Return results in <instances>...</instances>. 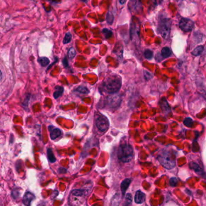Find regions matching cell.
I'll return each instance as SVG.
<instances>
[{"label":"cell","mask_w":206,"mask_h":206,"mask_svg":"<svg viewBox=\"0 0 206 206\" xmlns=\"http://www.w3.org/2000/svg\"><path fill=\"white\" fill-rule=\"evenodd\" d=\"M121 87V79L117 74L108 77L101 84L102 91L108 94L117 93Z\"/></svg>","instance_id":"obj_1"},{"label":"cell","mask_w":206,"mask_h":206,"mask_svg":"<svg viewBox=\"0 0 206 206\" xmlns=\"http://www.w3.org/2000/svg\"><path fill=\"white\" fill-rule=\"evenodd\" d=\"M117 157L123 163L130 162L134 157V150L132 146L127 143L121 145L118 149Z\"/></svg>","instance_id":"obj_2"},{"label":"cell","mask_w":206,"mask_h":206,"mask_svg":"<svg viewBox=\"0 0 206 206\" xmlns=\"http://www.w3.org/2000/svg\"><path fill=\"white\" fill-rule=\"evenodd\" d=\"M158 160L161 165L168 169H172L175 166V156L170 151L163 150Z\"/></svg>","instance_id":"obj_3"},{"label":"cell","mask_w":206,"mask_h":206,"mask_svg":"<svg viewBox=\"0 0 206 206\" xmlns=\"http://www.w3.org/2000/svg\"><path fill=\"white\" fill-rule=\"evenodd\" d=\"M87 190L85 189H75L71 192L70 196V202L75 205L82 204V201L84 200L85 196L87 195ZM83 202V201H82Z\"/></svg>","instance_id":"obj_4"},{"label":"cell","mask_w":206,"mask_h":206,"mask_svg":"<svg viewBox=\"0 0 206 206\" xmlns=\"http://www.w3.org/2000/svg\"><path fill=\"white\" fill-rule=\"evenodd\" d=\"M171 21L169 20H162L158 25V31L164 38H168L171 32Z\"/></svg>","instance_id":"obj_5"},{"label":"cell","mask_w":206,"mask_h":206,"mask_svg":"<svg viewBox=\"0 0 206 206\" xmlns=\"http://www.w3.org/2000/svg\"><path fill=\"white\" fill-rule=\"evenodd\" d=\"M96 126L101 132L106 131L109 126V123L108 119L103 115L98 117L96 119Z\"/></svg>","instance_id":"obj_6"},{"label":"cell","mask_w":206,"mask_h":206,"mask_svg":"<svg viewBox=\"0 0 206 206\" xmlns=\"http://www.w3.org/2000/svg\"><path fill=\"white\" fill-rule=\"evenodd\" d=\"M121 99L120 96L117 94H112V95H109L106 98V105L111 108H116L118 107L121 103Z\"/></svg>","instance_id":"obj_7"},{"label":"cell","mask_w":206,"mask_h":206,"mask_svg":"<svg viewBox=\"0 0 206 206\" xmlns=\"http://www.w3.org/2000/svg\"><path fill=\"white\" fill-rule=\"evenodd\" d=\"M180 29L186 32H189L192 30L194 27V21L187 18H182L179 23Z\"/></svg>","instance_id":"obj_8"},{"label":"cell","mask_w":206,"mask_h":206,"mask_svg":"<svg viewBox=\"0 0 206 206\" xmlns=\"http://www.w3.org/2000/svg\"><path fill=\"white\" fill-rule=\"evenodd\" d=\"M48 129L50 132V138L53 140L58 138L62 134L61 130L59 128H54L53 126H49Z\"/></svg>","instance_id":"obj_9"},{"label":"cell","mask_w":206,"mask_h":206,"mask_svg":"<svg viewBox=\"0 0 206 206\" xmlns=\"http://www.w3.org/2000/svg\"><path fill=\"white\" fill-rule=\"evenodd\" d=\"M34 198L35 196L33 194H32L30 192H27L23 197L22 202L25 205H30L31 204V202Z\"/></svg>","instance_id":"obj_10"},{"label":"cell","mask_w":206,"mask_h":206,"mask_svg":"<svg viewBox=\"0 0 206 206\" xmlns=\"http://www.w3.org/2000/svg\"><path fill=\"white\" fill-rule=\"evenodd\" d=\"M146 199L145 194L140 190H138L135 194L134 201L137 204H142L145 202Z\"/></svg>","instance_id":"obj_11"},{"label":"cell","mask_w":206,"mask_h":206,"mask_svg":"<svg viewBox=\"0 0 206 206\" xmlns=\"http://www.w3.org/2000/svg\"><path fill=\"white\" fill-rule=\"evenodd\" d=\"M131 180L129 179V178H126V179H125L123 180L120 185V189H121V191L122 192V195L124 196L126 191L127 190L128 187L129 186L130 184H131Z\"/></svg>","instance_id":"obj_12"},{"label":"cell","mask_w":206,"mask_h":206,"mask_svg":"<svg viewBox=\"0 0 206 206\" xmlns=\"http://www.w3.org/2000/svg\"><path fill=\"white\" fill-rule=\"evenodd\" d=\"M172 51L169 47H164L161 51V55L163 58H167L171 56Z\"/></svg>","instance_id":"obj_13"},{"label":"cell","mask_w":206,"mask_h":206,"mask_svg":"<svg viewBox=\"0 0 206 206\" xmlns=\"http://www.w3.org/2000/svg\"><path fill=\"white\" fill-rule=\"evenodd\" d=\"M64 93V88L61 86H57L55 88V91L53 93V97L56 99L59 98Z\"/></svg>","instance_id":"obj_14"},{"label":"cell","mask_w":206,"mask_h":206,"mask_svg":"<svg viewBox=\"0 0 206 206\" xmlns=\"http://www.w3.org/2000/svg\"><path fill=\"white\" fill-rule=\"evenodd\" d=\"M47 156H48V159L49 160V161L51 163H53L56 161V157L54 156L53 150L51 148H49L47 149Z\"/></svg>","instance_id":"obj_15"},{"label":"cell","mask_w":206,"mask_h":206,"mask_svg":"<svg viewBox=\"0 0 206 206\" xmlns=\"http://www.w3.org/2000/svg\"><path fill=\"white\" fill-rule=\"evenodd\" d=\"M203 51H204V47L202 46H199L192 51V54L194 56H197L200 55Z\"/></svg>","instance_id":"obj_16"},{"label":"cell","mask_w":206,"mask_h":206,"mask_svg":"<svg viewBox=\"0 0 206 206\" xmlns=\"http://www.w3.org/2000/svg\"><path fill=\"white\" fill-rule=\"evenodd\" d=\"M76 91H77V93H79L80 94H88L90 93L88 89L84 87V86H79L78 87L76 90Z\"/></svg>","instance_id":"obj_17"},{"label":"cell","mask_w":206,"mask_h":206,"mask_svg":"<svg viewBox=\"0 0 206 206\" xmlns=\"http://www.w3.org/2000/svg\"><path fill=\"white\" fill-rule=\"evenodd\" d=\"M38 62L43 66H46L49 64L50 60L46 57H41L39 58Z\"/></svg>","instance_id":"obj_18"},{"label":"cell","mask_w":206,"mask_h":206,"mask_svg":"<svg viewBox=\"0 0 206 206\" xmlns=\"http://www.w3.org/2000/svg\"><path fill=\"white\" fill-rule=\"evenodd\" d=\"M106 22H108V24H112L113 23L114 21V15H113V13L110 12H108L107 14H106Z\"/></svg>","instance_id":"obj_19"},{"label":"cell","mask_w":206,"mask_h":206,"mask_svg":"<svg viewBox=\"0 0 206 206\" xmlns=\"http://www.w3.org/2000/svg\"><path fill=\"white\" fill-rule=\"evenodd\" d=\"M190 168L192 169H194L195 172H197V173H199L200 172L202 171L201 168L199 167V166L198 165V164L195 163H194V162H192V163H190Z\"/></svg>","instance_id":"obj_20"},{"label":"cell","mask_w":206,"mask_h":206,"mask_svg":"<svg viewBox=\"0 0 206 206\" xmlns=\"http://www.w3.org/2000/svg\"><path fill=\"white\" fill-rule=\"evenodd\" d=\"M184 124L185 126L189 128H191L194 125V121L191 118H186L184 120Z\"/></svg>","instance_id":"obj_21"},{"label":"cell","mask_w":206,"mask_h":206,"mask_svg":"<svg viewBox=\"0 0 206 206\" xmlns=\"http://www.w3.org/2000/svg\"><path fill=\"white\" fill-rule=\"evenodd\" d=\"M72 36L71 33L70 32L66 33L65 37H64V39L63 40V43L64 44L69 43L72 40Z\"/></svg>","instance_id":"obj_22"},{"label":"cell","mask_w":206,"mask_h":206,"mask_svg":"<svg viewBox=\"0 0 206 206\" xmlns=\"http://www.w3.org/2000/svg\"><path fill=\"white\" fill-rule=\"evenodd\" d=\"M102 33L104 35L105 37L106 38V39H108L109 38H111L112 36V35H113V33L111 30H108V29H104L103 30H102Z\"/></svg>","instance_id":"obj_23"},{"label":"cell","mask_w":206,"mask_h":206,"mask_svg":"<svg viewBox=\"0 0 206 206\" xmlns=\"http://www.w3.org/2000/svg\"><path fill=\"white\" fill-rule=\"evenodd\" d=\"M144 55H145V57L147 59H150L151 58H153V51L147 49L145 51V53H144Z\"/></svg>","instance_id":"obj_24"},{"label":"cell","mask_w":206,"mask_h":206,"mask_svg":"<svg viewBox=\"0 0 206 206\" xmlns=\"http://www.w3.org/2000/svg\"><path fill=\"white\" fill-rule=\"evenodd\" d=\"M68 56L70 59H73L76 56V51L74 48L72 47L69 49L68 52Z\"/></svg>","instance_id":"obj_25"},{"label":"cell","mask_w":206,"mask_h":206,"mask_svg":"<svg viewBox=\"0 0 206 206\" xmlns=\"http://www.w3.org/2000/svg\"><path fill=\"white\" fill-rule=\"evenodd\" d=\"M132 201V195L130 194H127L125 197V205H129L131 204Z\"/></svg>","instance_id":"obj_26"},{"label":"cell","mask_w":206,"mask_h":206,"mask_svg":"<svg viewBox=\"0 0 206 206\" xmlns=\"http://www.w3.org/2000/svg\"><path fill=\"white\" fill-rule=\"evenodd\" d=\"M178 184V180L176 179V178H171L170 180V184L171 186L172 187H175L176 186V184Z\"/></svg>","instance_id":"obj_27"},{"label":"cell","mask_w":206,"mask_h":206,"mask_svg":"<svg viewBox=\"0 0 206 206\" xmlns=\"http://www.w3.org/2000/svg\"><path fill=\"white\" fill-rule=\"evenodd\" d=\"M63 64H64V65L65 66V67H66V66H68V61H67V59H66V58H64V61H63Z\"/></svg>","instance_id":"obj_28"},{"label":"cell","mask_w":206,"mask_h":206,"mask_svg":"<svg viewBox=\"0 0 206 206\" xmlns=\"http://www.w3.org/2000/svg\"><path fill=\"white\" fill-rule=\"evenodd\" d=\"M81 1H82L84 2V3H87V0H81Z\"/></svg>","instance_id":"obj_29"},{"label":"cell","mask_w":206,"mask_h":206,"mask_svg":"<svg viewBox=\"0 0 206 206\" xmlns=\"http://www.w3.org/2000/svg\"><path fill=\"white\" fill-rule=\"evenodd\" d=\"M205 1H206V0H205Z\"/></svg>","instance_id":"obj_30"}]
</instances>
